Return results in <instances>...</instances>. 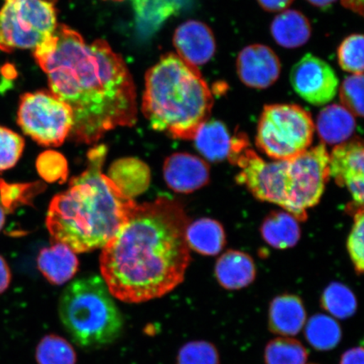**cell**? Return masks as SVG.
I'll list each match as a JSON object with an SVG mask.
<instances>
[{
	"mask_svg": "<svg viewBox=\"0 0 364 364\" xmlns=\"http://www.w3.org/2000/svg\"><path fill=\"white\" fill-rule=\"evenodd\" d=\"M34 58L48 76L50 91L72 110L75 142L92 144L118 127L136 124L134 80L106 41L86 43L76 31L58 25L34 48Z\"/></svg>",
	"mask_w": 364,
	"mask_h": 364,
	"instance_id": "cell-1",
	"label": "cell"
},
{
	"mask_svg": "<svg viewBox=\"0 0 364 364\" xmlns=\"http://www.w3.org/2000/svg\"><path fill=\"white\" fill-rule=\"evenodd\" d=\"M188 224L183 207L175 199L159 197L136 204L100 258L102 279L113 297L144 303L177 288L191 262Z\"/></svg>",
	"mask_w": 364,
	"mask_h": 364,
	"instance_id": "cell-2",
	"label": "cell"
},
{
	"mask_svg": "<svg viewBox=\"0 0 364 364\" xmlns=\"http://www.w3.org/2000/svg\"><path fill=\"white\" fill-rule=\"evenodd\" d=\"M107 153L105 145L91 149L87 169L71 179L66 192L50 203L47 227L52 240L75 253L103 248L136 204L103 174Z\"/></svg>",
	"mask_w": 364,
	"mask_h": 364,
	"instance_id": "cell-3",
	"label": "cell"
},
{
	"mask_svg": "<svg viewBox=\"0 0 364 364\" xmlns=\"http://www.w3.org/2000/svg\"><path fill=\"white\" fill-rule=\"evenodd\" d=\"M329 153L325 144L284 161L267 162L250 147L247 136L232 138L229 161L240 168L236 181L255 198L284 208L306 221L309 208L320 202L330 178Z\"/></svg>",
	"mask_w": 364,
	"mask_h": 364,
	"instance_id": "cell-4",
	"label": "cell"
},
{
	"mask_svg": "<svg viewBox=\"0 0 364 364\" xmlns=\"http://www.w3.org/2000/svg\"><path fill=\"white\" fill-rule=\"evenodd\" d=\"M215 99L197 66L177 54L163 56L145 75L142 111L152 129L193 140L209 119Z\"/></svg>",
	"mask_w": 364,
	"mask_h": 364,
	"instance_id": "cell-5",
	"label": "cell"
},
{
	"mask_svg": "<svg viewBox=\"0 0 364 364\" xmlns=\"http://www.w3.org/2000/svg\"><path fill=\"white\" fill-rule=\"evenodd\" d=\"M59 317L68 334L81 348L113 343L124 329V318L102 277L92 275L68 284L59 299Z\"/></svg>",
	"mask_w": 364,
	"mask_h": 364,
	"instance_id": "cell-6",
	"label": "cell"
},
{
	"mask_svg": "<svg viewBox=\"0 0 364 364\" xmlns=\"http://www.w3.org/2000/svg\"><path fill=\"white\" fill-rule=\"evenodd\" d=\"M315 129L311 114L298 105H267L258 122L256 144L268 157L284 161L311 147Z\"/></svg>",
	"mask_w": 364,
	"mask_h": 364,
	"instance_id": "cell-7",
	"label": "cell"
},
{
	"mask_svg": "<svg viewBox=\"0 0 364 364\" xmlns=\"http://www.w3.org/2000/svg\"><path fill=\"white\" fill-rule=\"evenodd\" d=\"M57 26L56 9L48 0H4L0 10V51L34 49Z\"/></svg>",
	"mask_w": 364,
	"mask_h": 364,
	"instance_id": "cell-8",
	"label": "cell"
},
{
	"mask_svg": "<svg viewBox=\"0 0 364 364\" xmlns=\"http://www.w3.org/2000/svg\"><path fill=\"white\" fill-rule=\"evenodd\" d=\"M17 124L36 143L58 147L70 134L74 116L70 107L51 91L39 90L21 95Z\"/></svg>",
	"mask_w": 364,
	"mask_h": 364,
	"instance_id": "cell-9",
	"label": "cell"
},
{
	"mask_svg": "<svg viewBox=\"0 0 364 364\" xmlns=\"http://www.w3.org/2000/svg\"><path fill=\"white\" fill-rule=\"evenodd\" d=\"M290 83L296 93L314 106H323L338 93L339 80L328 63L307 53L290 72Z\"/></svg>",
	"mask_w": 364,
	"mask_h": 364,
	"instance_id": "cell-10",
	"label": "cell"
},
{
	"mask_svg": "<svg viewBox=\"0 0 364 364\" xmlns=\"http://www.w3.org/2000/svg\"><path fill=\"white\" fill-rule=\"evenodd\" d=\"M329 171L340 186L351 194L357 208H363L364 148L362 140L355 139L338 144L329 154Z\"/></svg>",
	"mask_w": 364,
	"mask_h": 364,
	"instance_id": "cell-11",
	"label": "cell"
},
{
	"mask_svg": "<svg viewBox=\"0 0 364 364\" xmlns=\"http://www.w3.org/2000/svg\"><path fill=\"white\" fill-rule=\"evenodd\" d=\"M281 62L274 51L266 45L252 44L239 53L236 68L240 80L247 87L263 90L279 80Z\"/></svg>",
	"mask_w": 364,
	"mask_h": 364,
	"instance_id": "cell-12",
	"label": "cell"
},
{
	"mask_svg": "<svg viewBox=\"0 0 364 364\" xmlns=\"http://www.w3.org/2000/svg\"><path fill=\"white\" fill-rule=\"evenodd\" d=\"M164 178L171 189L190 193L203 188L210 179V169L203 159L188 153H176L164 164Z\"/></svg>",
	"mask_w": 364,
	"mask_h": 364,
	"instance_id": "cell-13",
	"label": "cell"
},
{
	"mask_svg": "<svg viewBox=\"0 0 364 364\" xmlns=\"http://www.w3.org/2000/svg\"><path fill=\"white\" fill-rule=\"evenodd\" d=\"M177 55L194 66L210 61L216 52L215 36L205 23L188 21L176 30L173 39Z\"/></svg>",
	"mask_w": 364,
	"mask_h": 364,
	"instance_id": "cell-14",
	"label": "cell"
},
{
	"mask_svg": "<svg viewBox=\"0 0 364 364\" xmlns=\"http://www.w3.org/2000/svg\"><path fill=\"white\" fill-rule=\"evenodd\" d=\"M256 274L253 259L240 250H228L216 262V279L218 284L228 290L245 288L253 283Z\"/></svg>",
	"mask_w": 364,
	"mask_h": 364,
	"instance_id": "cell-15",
	"label": "cell"
},
{
	"mask_svg": "<svg viewBox=\"0 0 364 364\" xmlns=\"http://www.w3.org/2000/svg\"><path fill=\"white\" fill-rule=\"evenodd\" d=\"M75 252L62 243L41 250L38 257V269L50 284L63 285L70 282L79 269Z\"/></svg>",
	"mask_w": 364,
	"mask_h": 364,
	"instance_id": "cell-16",
	"label": "cell"
},
{
	"mask_svg": "<svg viewBox=\"0 0 364 364\" xmlns=\"http://www.w3.org/2000/svg\"><path fill=\"white\" fill-rule=\"evenodd\" d=\"M306 321V309L298 296L284 294L272 300L269 309V328L273 333L297 335Z\"/></svg>",
	"mask_w": 364,
	"mask_h": 364,
	"instance_id": "cell-17",
	"label": "cell"
},
{
	"mask_svg": "<svg viewBox=\"0 0 364 364\" xmlns=\"http://www.w3.org/2000/svg\"><path fill=\"white\" fill-rule=\"evenodd\" d=\"M316 129L323 143L341 144L354 133L356 120L348 109L341 105L332 104L318 113Z\"/></svg>",
	"mask_w": 364,
	"mask_h": 364,
	"instance_id": "cell-18",
	"label": "cell"
},
{
	"mask_svg": "<svg viewBox=\"0 0 364 364\" xmlns=\"http://www.w3.org/2000/svg\"><path fill=\"white\" fill-rule=\"evenodd\" d=\"M311 25L308 18L298 11H282L271 24L273 39L285 48L302 47L311 38Z\"/></svg>",
	"mask_w": 364,
	"mask_h": 364,
	"instance_id": "cell-19",
	"label": "cell"
},
{
	"mask_svg": "<svg viewBox=\"0 0 364 364\" xmlns=\"http://www.w3.org/2000/svg\"><path fill=\"white\" fill-rule=\"evenodd\" d=\"M107 176L130 198L144 193L150 182L149 166L134 158L121 159L114 162Z\"/></svg>",
	"mask_w": 364,
	"mask_h": 364,
	"instance_id": "cell-20",
	"label": "cell"
},
{
	"mask_svg": "<svg viewBox=\"0 0 364 364\" xmlns=\"http://www.w3.org/2000/svg\"><path fill=\"white\" fill-rule=\"evenodd\" d=\"M186 240L189 248L195 252L203 256H217L225 247L226 235L220 222L202 218L186 227Z\"/></svg>",
	"mask_w": 364,
	"mask_h": 364,
	"instance_id": "cell-21",
	"label": "cell"
},
{
	"mask_svg": "<svg viewBox=\"0 0 364 364\" xmlns=\"http://www.w3.org/2000/svg\"><path fill=\"white\" fill-rule=\"evenodd\" d=\"M193 140L199 153L210 162H221L230 156L232 138L220 121L207 120L200 126Z\"/></svg>",
	"mask_w": 364,
	"mask_h": 364,
	"instance_id": "cell-22",
	"label": "cell"
},
{
	"mask_svg": "<svg viewBox=\"0 0 364 364\" xmlns=\"http://www.w3.org/2000/svg\"><path fill=\"white\" fill-rule=\"evenodd\" d=\"M264 240L279 250L292 248L301 237L297 218L286 211H274L264 220L261 226Z\"/></svg>",
	"mask_w": 364,
	"mask_h": 364,
	"instance_id": "cell-23",
	"label": "cell"
},
{
	"mask_svg": "<svg viewBox=\"0 0 364 364\" xmlns=\"http://www.w3.org/2000/svg\"><path fill=\"white\" fill-rule=\"evenodd\" d=\"M136 19L140 33L153 34L177 9L180 0H134Z\"/></svg>",
	"mask_w": 364,
	"mask_h": 364,
	"instance_id": "cell-24",
	"label": "cell"
},
{
	"mask_svg": "<svg viewBox=\"0 0 364 364\" xmlns=\"http://www.w3.org/2000/svg\"><path fill=\"white\" fill-rule=\"evenodd\" d=\"M306 336L314 348L327 351L334 348L339 343L341 331L338 322L333 318L317 315L309 321L306 328Z\"/></svg>",
	"mask_w": 364,
	"mask_h": 364,
	"instance_id": "cell-25",
	"label": "cell"
},
{
	"mask_svg": "<svg viewBox=\"0 0 364 364\" xmlns=\"http://www.w3.org/2000/svg\"><path fill=\"white\" fill-rule=\"evenodd\" d=\"M36 360L38 364H76L77 354L66 339L49 334L36 347Z\"/></svg>",
	"mask_w": 364,
	"mask_h": 364,
	"instance_id": "cell-26",
	"label": "cell"
},
{
	"mask_svg": "<svg viewBox=\"0 0 364 364\" xmlns=\"http://www.w3.org/2000/svg\"><path fill=\"white\" fill-rule=\"evenodd\" d=\"M308 353L300 341L289 338L272 340L265 349L267 364H306Z\"/></svg>",
	"mask_w": 364,
	"mask_h": 364,
	"instance_id": "cell-27",
	"label": "cell"
},
{
	"mask_svg": "<svg viewBox=\"0 0 364 364\" xmlns=\"http://www.w3.org/2000/svg\"><path fill=\"white\" fill-rule=\"evenodd\" d=\"M322 307L332 316L346 318L352 316L357 309V301L352 291L340 283L330 284L323 293Z\"/></svg>",
	"mask_w": 364,
	"mask_h": 364,
	"instance_id": "cell-28",
	"label": "cell"
},
{
	"mask_svg": "<svg viewBox=\"0 0 364 364\" xmlns=\"http://www.w3.org/2000/svg\"><path fill=\"white\" fill-rule=\"evenodd\" d=\"M364 39L363 34H353L339 46L338 58L341 70L353 75L363 74Z\"/></svg>",
	"mask_w": 364,
	"mask_h": 364,
	"instance_id": "cell-29",
	"label": "cell"
},
{
	"mask_svg": "<svg viewBox=\"0 0 364 364\" xmlns=\"http://www.w3.org/2000/svg\"><path fill=\"white\" fill-rule=\"evenodd\" d=\"M25 148V140L6 127L0 125V171L16 166Z\"/></svg>",
	"mask_w": 364,
	"mask_h": 364,
	"instance_id": "cell-30",
	"label": "cell"
},
{
	"mask_svg": "<svg viewBox=\"0 0 364 364\" xmlns=\"http://www.w3.org/2000/svg\"><path fill=\"white\" fill-rule=\"evenodd\" d=\"M176 364H220V356L212 343L191 341L180 349Z\"/></svg>",
	"mask_w": 364,
	"mask_h": 364,
	"instance_id": "cell-31",
	"label": "cell"
},
{
	"mask_svg": "<svg viewBox=\"0 0 364 364\" xmlns=\"http://www.w3.org/2000/svg\"><path fill=\"white\" fill-rule=\"evenodd\" d=\"M363 74L347 77L340 87L341 106L355 117L363 116Z\"/></svg>",
	"mask_w": 364,
	"mask_h": 364,
	"instance_id": "cell-32",
	"label": "cell"
},
{
	"mask_svg": "<svg viewBox=\"0 0 364 364\" xmlns=\"http://www.w3.org/2000/svg\"><path fill=\"white\" fill-rule=\"evenodd\" d=\"M35 184H11L0 179V205L6 212H12L20 205L30 203L35 191Z\"/></svg>",
	"mask_w": 364,
	"mask_h": 364,
	"instance_id": "cell-33",
	"label": "cell"
},
{
	"mask_svg": "<svg viewBox=\"0 0 364 364\" xmlns=\"http://www.w3.org/2000/svg\"><path fill=\"white\" fill-rule=\"evenodd\" d=\"M36 169L39 175L48 182H65L68 176L66 159L56 151H46L41 154L36 161Z\"/></svg>",
	"mask_w": 364,
	"mask_h": 364,
	"instance_id": "cell-34",
	"label": "cell"
},
{
	"mask_svg": "<svg viewBox=\"0 0 364 364\" xmlns=\"http://www.w3.org/2000/svg\"><path fill=\"white\" fill-rule=\"evenodd\" d=\"M363 232V208H360L355 212L353 225L351 232H350L347 242L350 258H351L355 270H356L359 275L362 274L364 269Z\"/></svg>",
	"mask_w": 364,
	"mask_h": 364,
	"instance_id": "cell-35",
	"label": "cell"
},
{
	"mask_svg": "<svg viewBox=\"0 0 364 364\" xmlns=\"http://www.w3.org/2000/svg\"><path fill=\"white\" fill-rule=\"evenodd\" d=\"M294 0H257L263 10L268 12H281L288 9Z\"/></svg>",
	"mask_w": 364,
	"mask_h": 364,
	"instance_id": "cell-36",
	"label": "cell"
},
{
	"mask_svg": "<svg viewBox=\"0 0 364 364\" xmlns=\"http://www.w3.org/2000/svg\"><path fill=\"white\" fill-rule=\"evenodd\" d=\"M12 274L10 266L0 255V294L6 292L11 283Z\"/></svg>",
	"mask_w": 364,
	"mask_h": 364,
	"instance_id": "cell-37",
	"label": "cell"
},
{
	"mask_svg": "<svg viewBox=\"0 0 364 364\" xmlns=\"http://www.w3.org/2000/svg\"><path fill=\"white\" fill-rule=\"evenodd\" d=\"M340 364H363V347L348 350L343 354Z\"/></svg>",
	"mask_w": 364,
	"mask_h": 364,
	"instance_id": "cell-38",
	"label": "cell"
},
{
	"mask_svg": "<svg viewBox=\"0 0 364 364\" xmlns=\"http://www.w3.org/2000/svg\"><path fill=\"white\" fill-rule=\"evenodd\" d=\"M363 2L364 0H341L343 7L361 16H363Z\"/></svg>",
	"mask_w": 364,
	"mask_h": 364,
	"instance_id": "cell-39",
	"label": "cell"
},
{
	"mask_svg": "<svg viewBox=\"0 0 364 364\" xmlns=\"http://www.w3.org/2000/svg\"><path fill=\"white\" fill-rule=\"evenodd\" d=\"M307 1L317 8L326 9L332 6L336 0H307Z\"/></svg>",
	"mask_w": 364,
	"mask_h": 364,
	"instance_id": "cell-40",
	"label": "cell"
},
{
	"mask_svg": "<svg viewBox=\"0 0 364 364\" xmlns=\"http://www.w3.org/2000/svg\"><path fill=\"white\" fill-rule=\"evenodd\" d=\"M6 212L4 211V209L0 205V231L2 230L4 224H6Z\"/></svg>",
	"mask_w": 364,
	"mask_h": 364,
	"instance_id": "cell-41",
	"label": "cell"
},
{
	"mask_svg": "<svg viewBox=\"0 0 364 364\" xmlns=\"http://www.w3.org/2000/svg\"><path fill=\"white\" fill-rule=\"evenodd\" d=\"M113 1H122V0H113Z\"/></svg>",
	"mask_w": 364,
	"mask_h": 364,
	"instance_id": "cell-42",
	"label": "cell"
}]
</instances>
